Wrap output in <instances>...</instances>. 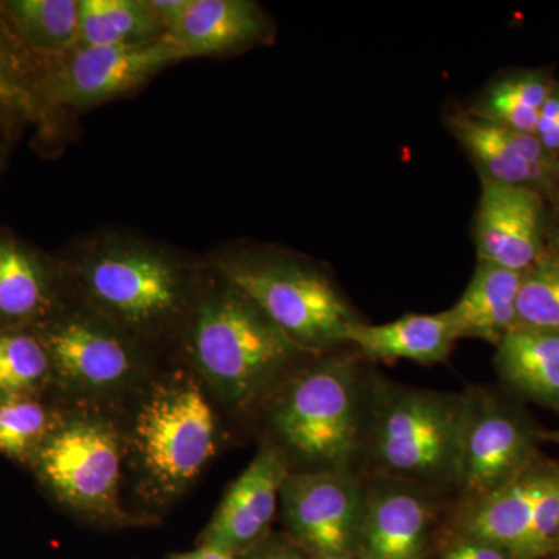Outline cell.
Listing matches in <instances>:
<instances>
[{
  "mask_svg": "<svg viewBox=\"0 0 559 559\" xmlns=\"http://www.w3.org/2000/svg\"><path fill=\"white\" fill-rule=\"evenodd\" d=\"M202 301L191 325L194 362L213 389L237 406L261 399L301 355H308L237 288Z\"/></svg>",
  "mask_w": 559,
  "mask_h": 559,
  "instance_id": "6da1fadb",
  "label": "cell"
},
{
  "mask_svg": "<svg viewBox=\"0 0 559 559\" xmlns=\"http://www.w3.org/2000/svg\"><path fill=\"white\" fill-rule=\"evenodd\" d=\"M466 393L381 385L371 392L366 441L388 477L421 487H455Z\"/></svg>",
  "mask_w": 559,
  "mask_h": 559,
  "instance_id": "7a4b0ae2",
  "label": "cell"
},
{
  "mask_svg": "<svg viewBox=\"0 0 559 559\" xmlns=\"http://www.w3.org/2000/svg\"><path fill=\"white\" fill-rule=\"evenodd\" d=\"M360 359L355 348L326 353L296 374L277 401L274 428L314 469H352L366 441Z\"/></svg>",
  "mask_w": 559,
  "mask_h": 559,
  "instance_id": "3957f363",
  "label": "cell"
},
{
  "mask_svg": "<svg viewBox=\"0 0 559 559\" xmlns=\"http://www.w3.org/2000/svg\"><path fill=\"white\" fill-rule=\"evenodd\" d=\"M224 278L240 290L308 355L347 347L358 316L318 267L280 253H242L221 263Z\"/></svg>",
  "mask_w": 559,
  "mask_h": 559,
  "instance_id": "277c9868",
  "label": "cell"
},
{
  "mask_svg": "<svg viewBox=\"0 0 559 559\" xmlns=\"http://www.w3.org/2000/svg\"><path fill=\"white\" fill-rule=\"evenodd\" d=\"M134 433L143 469L168 495L186 488L215 454V415L191 380L154 390L139 412Z\"/></svg>",
  "mask_w": 559,
  "mask_h": 559,
  "instance_id": "5b68a950",
  "label": "cell"
},
{
  "mask_svg": "<svg viewBox=\"0 0 559 559\" xmlns=\"http://www.w3.org/2000/svg\"><path fill=\"white\" fill-rule=\"evenodd\" d=\"M81 274L90 299L124 325H156L182 305L178 264L142 242H102L83 261Z\"/></svg>",
  "mask_w": 559,
  "mask_h": 559,
  "instance_id": "8992f818",
  "label": "cell"
},
{
  "mask_svg": "<svg viewBox=\"0 0 559 559\" xmlns=\"http://www.w3.org/2000/svg\"><path fill=\"white\" fill-rule=\"evenodd\" d=\"M466 393L465 425L455 488L476 502L516 477L539 457L540 429L527 412L489 389Z\"/></svg>",
  "mask_w": 559,
  "mask_h": 559,
  "instance_id": "52a82bcc",
  "label": "cell"
},
{
  "mask_svg": "<svg viewBox=\"0 0 559 559\" xmlns=\"http://www.w3.org/2000/svg\"><path fill=\"white\" fill-rule=\"evenodd\" d=\"M362 500L352 469L289 471L280 491L290 535L319 559H345L358 550Z\"/></svg>",
  "mask_w": 559,
  "mask_h": 559,
  "instance_id": "ba28073f",
  "label": "cell"
},
{
  "mask_svg": "<svg viewBox=\"0 0 559 559\" xmlns=\"http://www.w3.org/2000/svg\"><path fill=\"white\" fill-rule=\"evenodd\" d=\"M38 471L62 502L84 513H105L119 489V439L103 423H69L40 443Z\"/></svg>",
  "mask_w": 559,
  "mask_h": 559,
  "instance_id": "9c48e42d",
  "label": "cell"
},
{
  "mask_svg": "<svg viewBox=\"0 0 559 559\" xmlns=\"http://www.w3.org/2000/svg\"><path fill=\"white\" fill-rule=\"evenodd\" d=\"M182 60L170 40L140 46L79 47L46 83L47 98L69 108H90L139 87Z\"/></svg>",
  "mask_w": 559,
  "mask_h": 559,
  "instance_id": "30bf717a",
  "label": "cell"
},
{
  "mask_svg": "<svg viewBox=\"0 0 559 559\" xmlns=\"http://www.w3.org/2000/svg\"><path fill=\"white\" fill-rule=\"evenodd\" d=\"M550 204L539 191L481 179L474 221L477 260L525 272L543 255Z\"/></svg>",
  "mask_w": 559,
  "mask_h": 559,
  "instance_id": "8fae6325",
  "label": "cell"
},
{
  "mask_svg": "<svg viewBox=\"0 0 559 559\" xmlns=\"http://www.w3.org/2000/svg\"><path fill=\"white\" fill-rule=\"evenodd\" d=\"M450 130L481 179L527 187L550 205L559 204V157L544 148L535 134L510 131L469 112L451 117Z\"/></svg>",
  "mask_w": 559,
  "mask_h": 559,
  "instance_id": "7c38bea8",
  "label": "cell"
},
{
  "mask_svg": "<svg viewBox=\"0 0 559 559\" xmlns=\"http://www.w3.org/2000/svg\"><path fill=\"white\" fill-rule=\"evenodd\" d=\"M288 462L275 447H263L231 484L202 535V544L240 555L259 546L280 503Z\"/></svg>",
  "mask_w": 559,
  "mask_h": 559,
  "instance_id": "4fadbf2b",
  "label": "cell"
},
{
  "mask_svg": "<svg viewBox=\"0 0 559 559\" xmlns=\"http://www.w3.org/2000/svg\"><path fill=\"white\" fill-rule=\"evenodd\" d=\"M432 521L421 485L395 479L364 488L356 551L362 559H421Z\"/></svg>",
  "mask_w": 559,
  "mask_h": 559,
  "instance_id": "5bb4252c",
  "label": "cell"
},
{
  "mask_svg": "<svg viewBox=\"0 0 559 559\" xmlns=\"http://www.w3.org/2000/svg\"><path fill=\"white\" fill-rule=\"evenodd\" d=\"M559 479V460L540 454L527 468L488 496L460 507L457 536L511 551L524 538L544 496Z\"/></svg>",
  "mask_w": 559,
  "mask_h": 559,
  "instance_id": "9a60e30c",
  "label": "cell"
},
{
  "mask_svg": "<svg viewBox=\"0 0 559 559\" xmlns=\"http://www.w3.org/2000/svg\"><path fill=\"white\" fill-rule=\"evenodd\" d=\"M270 20L250 0H189L179 20L168 28L180 58L216 57L259 44L270 35Z\"/></svg>",
  "mask_w": 559,
  "mask_h": 559,
  "instance_id": "2e32d148",
  "label": "cell"
},
{
  "mask_svg": "<svg viewBox=\"0 0 559 559\" xmlns=\"http://www.w3.org/2000/svg\"><path fill=\"white\" fill-rule=\"evenodd\" d=\"M46 347L57 369L84 388L119 384L132 369L131 353L124 342L87 320H69L55 326Z\"/></svg>",
  "mask_w": 559,
  "mask_h": 559,
  "instance_id": "e0dca14e",
  "label": "cell"
},
{
  "mask_svg": "<svg viewBox=\"0 0 559 559\" xmlns=\"http://www.w3.org/2000/svg\"><path fill=\"white\" fill-rule=\"evenodd\" d=\"M457 337L443 312L439 314H407L393 322L370 325L356 322L349 329L345 344L355 348L362 358L393 362L432 366L451 356Z\"/></svg>",
  "mask_w": 559,
  "mask_h": 559,
  "instance_id": "ac0fdd59",
  "label": "cell"
},
{
  "mask_svg": "<svg viewBox=\"0 0 559 559\" xmlns=\"http://www.w3.org/2000/svg\"><path fill=\"white\" fill-rule=\"evenodd\" d=\"M521 280V272L479 261L465 293L443 311L457 341L479 340L496 347L516 329Z\"/></svg>",
  "mask_w": 559,
  "mask_h": 559,
  "instance_id": "d6986e66",
  "label": "cell"
},
{
  "mask_svg": "<svg viewBox=\"0 0 559 559\" xmlns=\"http://www.w3.org/2000/svg\"><path fill=\"white\" fill-rule=\"evenodd\" d=\"M495 367L511 393L559 411V334L516 326L496 345Z\"/></svg>",
  "mask_w": 559,
  "mask_h": 559,
  "instance_id": "ffe728a7",
  "label": "cell"
},
{
  "mask_svg": "<svg viewBox=\"0 0 559 559\" xmlns=\"http://www.w3.org/2000/svg\"><path fill=\"white\" fill-rule=\"evenodd\" d=\"M165 36L151 0H80L79 47L140 46Z\"/></svg>",
  "mask_w": 559,
  "mask_h": 559,
  "instance_id": "44dd1931",
  "label": "cell"
},
{
  "mask_svg": "<svg viewBox=\"0 0 559 559\" xmlns=\"http://www.w3.org/2000/svg\"><path fill=\"white\" fill-rule=\"evenodd\" d=\"M46 267L33 250L0 237V323L35 319L49 305Z\"/></svg>",
  "mask_w": 559,
  "mask_h": 559,
  "instance_id": "7402d4cb",
  "label": "cell"
},
{
  "mask_svg": "<svg viewBox=\"0 0 559 559\" xmlns=\"http://www.w3.org/2000/svg\"><path fill=\"white\" fill-rule=\"evenodd\" d=\"M551 86L550 76L539 69L510 73L492 83L469 114L510 131L535 134Z\"/></svg>",
  "mask_w": 559,
  "mask_h": 559,
  "instance_id": "603a6c76",
  "label": "cell"
},
{
  "mask_svg": "<svg viewBox=\"0 0 559 559\" xmlns=\"http://www.w3.org/2000/svg\"><path fill=\"white\" fill-rule=\"evenodd\" d=\"M3 11L22 38L50 53L72 51L79 39L80 0H10Z\"/></svg>",
  "mask_w": 559,
  "mask_h": 559,
  "instance_id": "cb8c5ba5",
  "label": "cell"
},
{
  "mask_svg": "<svg viewBox=\"0 0 559 559\" xmlns=\"http://www.w3.org/2000/svg\"><path fill=\"white\" fill-rule=\"evenodd\" d=\"M518 326L559 334V259L549 248L522 272Z\"/></svg>",
  "mask_w": 559,
  "mask_h": 559,
  "instance_id": "d4e9b609",
  "label": "cell"
},
{
  "mask_svg": "<svg viewBox=\"0 0 559 559\" xmlns=\"http://www.w3.org/2000/svg\"><path fill=\"white\" fill-rule=\"evenodd\" d=\"M46 344L28 334H0V393L22 395L38 388L49 374Z\"/></svg>",
  "mask_w": 559,
  "mask_h": 559,
  "instance_id": "484cf974",
  "label": "cell"
},
{
  "mask_svg": "<svg viewBox=\"0 0 559 559\" xmlns=\"http://www.w3.org/2000/svg\"><path fill=\"white\" fill-rule=\"evenodd\" d=\"M49 415L38 401L24 395L0 401V452L24 457L47 437Z\"/></svg>",
  "mask_w": 559,
  "mask_h": 559,
  "instance_id": "4316f807",
  "label": "cell"
},
{
  "mask_svg": "<svg viewBox=\"0 0 559 559\" xmlns=\"http://www.w3.org/2000/svg\"><path fill=\"white\" fill-rule=\"evenodd\" d=\"M559 540V479L549 489L539 506L524 538L511 551L513 559H547L554 554Z\"/></svg>",
  "mask_w": 559,
  "mask_h": 559,
  "instance_id": "83f0119b",
  "label": "cell"
},
{
  "mask_svg": "<svg viewBox=\"0 0 559 559\" xmlns=\"http://www.w3.org/2000/svg\"><path fill=\"white\" fill-rule=\"evenodd\" d=\"M535 135L544 148L555 157H559V81L539 110Z\"/></svg>",
  "mask_w": 559,
  "mask_h": 559,
  "instance_id": "f1b7e54d",
  "label": "cell"
},
{
  "mask_svg": "<svg viewBox=\"0 0 559 559\" xmlns=\"http://www.w3.org/2000/svg\"><path fill=\"white\" fill-rule=\"evenodd\" d=\"M441 559H513L509 550L495 544L485 543V540L463 538L457 536V540L444 551Z\"/></svg>",
  "mask_w": 559,
  "mask_h": 559,
  "instance_id": "f546056e",
  "label": "cell"
},
{
  "mask_svg": "<svg viewBox=\"0 0 559 559\" xmlns=\"http://www.w3.org/2000/svg\"><path fill=\"white\" fill-rule=\"evenodd\" d=\"M22 98H24V92L10 68L9 53L0 39V110L17 105Z\"/></svg>",
  "mask_w": 559,
  "mask_h": 559,
  "instance_id": "4dcf8cb0",
  "label": "cell"
},
{
  "mask_svg": "<svg viewBox=\"0 0 559 559\" xmlns=\"http://www.w3.org/2000/svg\"><path fill=\"white\" fill-rule=\"evenodd\" d=\"M238 559H300V557L288 546L261 540L259 546L240 555Z\"/></svg>",
  "mask_w": 559,
  "mask_h": 559,
  "instance_id": "1f68e13d",
  "label": "cell"
},
{
  "mask_svg": "<svg viewBox=\"0 0 559 559\" xmlns=\"http://www.w3.org/2000/svg\"><path fill=\"white\" fill-rule=\"evenodd\" d=\"M170 559H238L237 555L219 547L202 544L200 549L187 551V554L175 555Z\"/></svg>",
  "mask_w": 559,
  "mask_h": 559,
  "instance_id": "d6a6232c",
  "label": "cell"
},
{
  "mask_svg": "<svg viewBox=\"0 0 559 559\" xmlns=\"http://www.w3.org/2000/svg\"><path fill=\"white\" fill-rule=\"evenodd\" d=\"M546 246L559 259V204L550 205Z\"/></svg>",
  "mask_w": 559,
  "mask_h": 559,
  "instance_id": "836d02e7",
  "label": "cell"
},
{
  "mask_svg": "<svg viewBox=\"0 0 559 559\" xmlns=\"http://www.w3.org/2000/svg\"><path fill=\"white\" fill-rule=\"evenodd\" d=\"M539 439L543 443H554L559 447V428L558 429H540Z\"/></svg>",
  "mask_w": 559,
  "mask_h": 559,
  "instance_id": "e575fe53",
  "label": "cell"
},
{
  "mask_svg": "<svg viewBox=\"0 0 559 559\" xmlns=\"http://www.w3.org/2000/svg\"><path fill=\"white\" fill-rule=\"evenodd\" d=\"M550 558L559 559V540H558L557 547H555L554 554H551Z\"/></svg>",
  "mask_w": 559,
  "mask_h": 559,
  "instance_id": "d590c367",
  "label": "cell"
}]
</instances>
